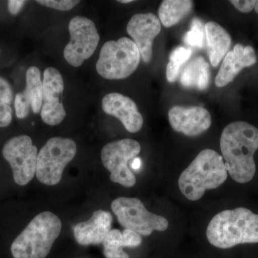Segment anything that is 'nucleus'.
Masks as SVG:
<instances>
[{
	"mask_svg": "<svg viewBox=\"0 0 258 258\" xmlns=\"http://www.w3.org/2000/svg\"><path fill=\"white\" fill-rule=\"evenodd\" d=\"M26 3V1L23 0H10L8 1V10L12 15H18Z\"/></svg>",
	"mask_w": 258,
	"mask_h": 258,
	"instance_id": "28",
	"label": "nucleus"
},
{
	"mask_svg": "<svg viewBox=\"0 0 258 258\" xmlns=\"http://www.w3.org/2000/svg\"><path fill=\"white\" fill-rule=\"evenodd\" d=\"M257 62V57L252 47H244L237 44L233 50L229 51L224 57L220 71L215 78L217 87H225L232 83L242 69L250 67Z\"/></svg>",
	"mask_w": 258,
	"mask_h": 258,
	"instance_id": "16",
	"label": "nucleus"
},
{
	"mask_svg": "<svg viewBox=\"0 0 258 258\" xmlns=\"http://www.w3.org/2000/svg\"><path fill=\"white\" fill-rule=\"evenodd\" d=\"M118 3H122V4H127V3H133V0H119Z\"/></svg>",
	"mask_w": 258,
	"mask_h": 258,
	"instance_id": "30",
	"label": "nucleus"
},
{
	"mask_svg": "<svg viewBox=\"0 0 258 258\" xmlns=\"http://www.w3.org/2000/svg\"><path fill=\"white\" fill-rule=\"evenodd\" d=\"M127 32L138 47L141 57L145 62L152 59L153 42L160 33V20L153 13L134 15L126 27Z\"/></svg>",
	"mask_w": 258,
	"mask_h": 258,
	"instance_id": "12",
	"label": "nucleus"
},
{
	"mask_svg": "<svg viewBox=\"0 0 258 258\" xmlns=\"http://www.w3.org/2000/svg\"><path fill=\"white\" fill-rule=\"evenodd\" d=\"M205 26L198 18H194L189 31L185 34L184 41L187 45L201 48L204 45L205 38Z\"/></svg>",
	"mask_w": 258,
	"mask_h": 258,
	"instance_id": "24",
	"label": "nucleus"
},
{
	"mask_svg": "<svg viewBox=\"0 0 258 258\" xmlns=\"http://www.w3.org/2000/svg\"><path fill=\"white\" fill-rule=\"evenodd\" d=\"M192 51L191 49L179 46L171 52L169 62L166 66V79L170 83L175 82L179 75V70L191 57Z\"/></svg>",
	"mask_w": 258,
	"mask_h": 258,
	"instance_id": "23",
	"label": "nucleus"
},
{
	"mask_svg": "<svg viewBox=\"0 0 258 258\" xmlns=\"http://www.w3.org/2000/svg\"><path fill=\"white\" fill-rule=\"evenodd\" d=\"M169 120L171 126L179 133L186 137H194L201 135L210 128L212 117L210 112L201 106L185 108L172 107L169 110Z\"/></svg>",
	"mask_w": 258,
	"mask_h": 258,
	"instance_id": "13",
	"label": "nucleus"
},
{
	"mask_svg": "<svg viewBox=\"0 0 258 258\" xmlns=\"http://www.w3.org/2000/svg\"><path fill=\"white\" fill-rule=\"evenodd\" d=\"M43 103L41 111L42 120L49 125L60 124L66 118V111L60 101L61 93L63 92L64 81L58 70L49 67L43 74Z\"/></svg>",
	"mask_w": 258,
	"mask_h": 258,
	"instance_id": "11",
	"label": "nucleus"
},
{
	"mask_svg": "<svg viewBox=\"0 0 258 258\" xmlns=\"http://www.w3.org/2000/svg\"><path fill=\"white\" fill-rule=\"evenodd\" d=\"M220 145L226 169L231 178L239 184H245L253 179L258 128L247 122H232L222 131Z\"/></svg>",
	"mask_w": 258,
	"mask_h": 258,
	"instance_id": "1",
	"label": "nucleus"
},
{
	"mask_svg": "<svg viewBox=\"0 0 258 258\" xmlns=\"http://www.w3.org/2000/svg\"><path fill=\"white\" fill-rule=\"evenodd\" d=\"M141 149L140 144L132 139L114 141L103 147L101 161L111 172V181L127 188L135 186L137 178L129 169L128 164L139 155Z\"/></svg>",
	"mask_w": 258,
	"mask_h": 258,
	"instance_id": "8",
	"label": "nucleus"
},
{
	"mask_svg": "<svg viewBox=\"0 0 258 258\" xmlns=\"http://www.w3.org/2000/svg\"><path fill=\"white\" fill-rule=\"evenodd\" d=\"M140 60V52L133 40L120 37L103 45L97 60L96 71L105 79H125L135 72Z\"/></svg>",
	"mask_w": 258,
	"mask_h": 258,
	"instance_id": "5",
	"label": "nucleus"
},
{
	"mask_svg": "<svg viewBox=\"0 0 258 258\" xmlns=\"http://www.w3.org/2000/svg\"><path fill=\"white\" fill-rule=\"evenodd\" d=\"M125 247H137L142 243V236L133 230L124 229L122 232Z\"/></svg>",
	"mask_w": 258,
	"mask_h": 258,
	"instance_id": "26",
	"label": "nucleus"
},
{
	"mask_svg": "<svg viewBox=\"0 0 258 258\" xmlns=\"http://www.w3.org/2000/svg\"><path fill=\"white\" fill-rule=\"evenodd\" d=\"M43 103V86L40 71L36 66L29 68L26 73V86L15 96V113L18 118H25L31 108L34 113L41 111Z\"/></svg>",
	"mask_w": 258,
	"mask_h": 258,
	"instance_id": "15",
	"label": "nucleus"
},
{
	"mask_svg": "<svg viewBox=\"0 0 258 258\" xmlns=\"http://www.w3.org/2000/svg\"><path fill=\"white\" fill-rule=\"evenodd\" d=\"M3 155L13 169L16 184L25 186L36 175L38 152L28 136L20 135L10 139L3 147Z\"/></svg>",
	"mask_w": 258,
	"mask_h": 258,
	"instance_id": "10",
	"label": "nucleus"
},
{
	"mask_svg": "<svg viewBox=\"0 0 258 258\" xmlns=\"http://www.w3.org/2000/svg\"><path fill=\"white\" fill-rule=\"evenodd\" d=\"M13 91L11 85L6 79L0 77V127L5 128L13 120Z\"/></svg>",
	"mask_w": 258,
	"mask_h": 258,
	"instance_id": "21",
	"label": "nucleus"
},
{
	"mask_svg": "<svg viewBox=\"0 0 258 258\" xmlns=\"http://www.w3.org/2000/svg\"><path fill=\"white\" fill-rule=\"evenodd\" d=\"M205 30L210 62L217 67L229 52L232 39L230 34L215 22H208Z\"/></svg>",
	"mask_w": 258,
	"mask_h": 258,
	"instance_id": "18",
	"label": "nucleus"
},
{
	"mask_svg": "<svg viewBox=\"0 0 258 258\" xmlns=\"http://www.w3.org/2000/svg\"><path fill=\"white\" fill-rule=\"evenodd\" d=\"M254 9L255 10L256 13H257L258 14V1H256L255 6H254Z\"/></svg>",
	"mask_w": 258,
	"mask_h": 258,
	"instance_id": "31",
	"label": "nucleus"
},
{
	"mask_svg": "<svg viewBox=\"0 0 258 258\" xmlns=\"http://www.w3.org/2000/svg\"><path fill=\"white\" fill-rule=\"evenodd\" d=\"M193 2L189 0H164L159 8V18L166 28L179 23L192 9Z\"/></svg>",
	"mask_w": 258,
	"mask_h": 258,
	"instance_id": "20",
	"label": "nucleus"
},
{
	"mask_svg": "<svg viewBox=\"0 0 258 258\" xmlns=\"http://www.w3.org/2000/svg\"><path fill=\"white\" fill-rule=\"evenodd\" d=\"M113 217L109 212L98 210L86 222H80L74 228V237L82 245L103 243L111 230Z\"/></svg>",
	"mask_w": 258,
	"mask_h": 258,
	"instance_id": "17",
	"label": "nucleus"
},
{
	"mask_svg": "<svg viewBox=\"0 0 258 258\" xmlns=\"http://www.w3.org/2000/svg\"><path fill=\"white\" fill-rule=\"evenodd\" d=\"M210 79L209 64L203 57L194 58L185 68L181 75V83L186 88L205 90L208 88Z\"/></svg>",
	"mask_w": 258,
	"mask_h": 258,
	"instance_id": "19",
	"label": "nucleus"
},
{
	"mask_svg": "<svg viewBox=\"0 0 258 258\" xmlns=\"http://www.w3.org/2000/svg\"><path fill=\"white\" fill-rule=\"evenodd\" d=\"M69 30L71 40L64 47V58L71 66L80 67L94 53L100 35L92 20L83 16L71 19Z\"/></svg>",
	"mask_w": 258,
	"mask_h": 258,
	"instance_id": "9",
	"label": "nucleus"
},
{
	"mask_svg": "<svg viewBox=\"0 0 258 258\" xmlns=\"http://www.w3.org/2000/svg\"><path fill=\"white\" fill-rule=\"evenodd\" d=\"M228 177L225 162L220 154L210 149L201 151L180 174V192L191 202L201 200L209 190L221 186Z\"/></svg>",
	"mask_w": 258,
	"mask_h": 258,
	"instance_id": "3",
	"label": "nucleus"
},
{
	"mask_svg": "<svg viewBox=\"0 0 258 258\" xmlns=\"http://www.w3.org/2000/svg\"><path fill=\"white\" fill-rule=\"evenodd\" d=\"M77 145L73 139L53 137L38 153L36 176L42 184L53 186L60 182L66 166L74 159Z\"/></svg>",
	"mask_w": 258,
	"mask_h": 258,
	"instance_id": "6",
	"label": "nucleus"
},
{
	"mask_svg": "<svg viewBox=\"0 0 258 258\" xmlns=\"http://www.w3.org/2000/svg\"><path fill=\"white\" fill-rule=\"evenodd\" d=\"M141 165V161L139 159H134L133 162L132 163V167L134 169H138L139 166Z\"/></svg>",
	"mask_w": 258,
	"mask_h": 258,
	"instance_id": "29",
	"label": "nucleus"
},
{
	"mask_svg": "<svg viewBox=\"0 0 258 258\" xmlns=\"http://www.w3.org/2000/svg\"><path fill=\"white\" fill-rule=\"evenodd\" d=\"M61 230L62 222L55 214L49 211L39 214L12 244L13 257H46Z\"/></svg>",
	"mask_w": 258,
	"mask_h": 258,
	"instance_id": "4",
	"label": "nucleus"
},
{
	"mask_svg": "<svg viewBox=\"0 0 258 258\" xmlns=\"http://www.w3.org/2000/svg\"><path fill=\"white\" fill-rule=\"evenodd\" d=\"M255 3L256 1H254V0H243V1L232 0L230 1L231 4L233 5L236 9L244 13H248L252 11L255 6Z\"/></svg>",
	"mask_w": 258,
	"mask_h": 258,
	"instance_id": "27",
	"label": "nucleus"
},
{
	"mask_svg": "<svg viewBox=\"0 0 258 258\" xmlns=\"http://www.w3.org/2000/svg\"><path fill=\"white\" fill-rule=\"evenodd\" d=\"M42 6L60 11H69L79 4V0H38L36 1Z\"/></svg>",
	"mask_w": 258,
	"mask_h": 258,
	"instance_id": "25",
	"label": "nucleus"
},
{
	"mask_svg": "<svg viewBox=\"0 0 258 258\" xmlns=\"http://www.w3.org/2000/svg\"><path fill=\"white\" fill-rule=\"evenodd\" d=\"M206 237L212 246L220 249L258 243V215L244 208L223 210L209 222Z\"/></svg>",
	"mask_w": 258,
	"mask_h": 258,
	"instance_id": "2",
	"label": "nucleus"
},
{
	"mask_svg": "<svg viewBox=\"0 0 258 258\" xmlns=\"http://www.w3.org/2000/svg\"><path fill=\"white\" fill-rule=\"evenodd\" d=\"M102 108L106 114L118 118L130 133H137L143 127V116L135 102L128 96L108 93L102 99Z\"/></svg>",
	"mask_w": 258,
	"mask_h": 258,
	"instance_id": "14",
	"label": "nucleus"
},
{
	"mask_svg": "<svg viewBox=\"0 0 258 258\" xmlns=\"http://www.w3.org/2000/svg\"><path fill=\"white\" fill-rule=\"evenodd\" d=\"M111 210L122 227L142 236L151 235L154 231L164 232L169 227L167 219L149 212L139 199H115L112 202Z\"/></svg>",
	"mask_w": 258,
	"mask_h": 258,
	"instance_id": "7",
	"label": "nucleus"
},
{
	"mask_svg": "<svg viewBox=\"0 0 258 258\" xmlns=\"http://www.w3.org/2000/svg\"><path fill=\"white\" fill-rule=\"evenodd\" d=\"M103 254L106 258H130L123 251L125 247L122 232L118 229L110 231L103 242Z\"/></svg>",
	"mask_w": 258,
	"mask_h": 258,
	"instance_id": "22",
	"label": "nucleus"
}]
</instances>
